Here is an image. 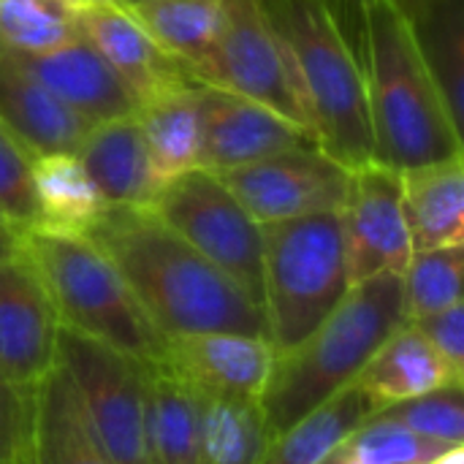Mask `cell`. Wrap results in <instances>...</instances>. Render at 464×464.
Masks as SVG:
<instances>
[{
  "instance_id": "obj_1",
  "label": "cell",
  "mask_w": 464,
  "mask_h": 464,
  "mask_svg": "<svg viewBox=\"0 0 464 464\" xmlns=\"http://www.w3.org/2000/svg\"><path fill=\"white\" fill-rule=\"evenodd\" d=\"M84 237L109 256L166 340L215 332L266 337L264 310L152 209L106 207Z\"/></svg>"
},
{
  "instance_id": "obj_2",
  "label": "cell",
  "mask_w": 464,
  "mask_h": 464,
  "mask_svg": "<svg viewBox=\"0 0 464 464\" xmlns=\"http://www.w3.org/2000/svg\"><path fill=\"white\" fill-rule=\"evenodd\" d=\"M359 57L378 163L405 171L464 158L462 125L451 117L397 0L362 3Z\"/></svg>"
},
{
  "instance_id": "obj_3",
  "label": "cell",
  "mask_w": 464,
  "mask_h": 464,
  "mask_svg": "<svg viewBox=\"0 0 464 464\" xmlns=\"http://www.w3.org/2000/svg\"><path fill=\"white\" fill-rule=\"evenodd\" d=\"M402 275L353 283L324 324L272 367L261 394L272 438L356 383L359 372L405 326Z\"/></svg>"
},
{
  "instance_id": "obj_4",
  "label": "cell",
  "mask_w": 464,
  "mask_h": 464,
  "mask_svg": "<svg viewBox=\"0 0 464 464\" xmlns=\"http://www.w3.org/2000/svg\"><path fill=\"white\" fill-rule=\"evenodd\" d=\"M277 30L307 128L348 169L375 160L359 52L324 0H261Z\"/></svg>"
},
{
  "instance_id": "obj_5",
  "label": "cell",
  "mask_w": 464,
  "mask_h": 464,
  "mask_svg": "<svg viewBox=\"0 0 464 464\" xmlns=\"http://www.w3.org/2000/svg\"><path fill=\"white\" fill-rule=\"evenodd\" d=\"M19 247L41 275L60 326L139 362L163 356L166 337L152 326L117 266L90 237L24 228Z\"/></svg>"
},
{
  "instance_id": "obj_6",
  "label": "cell",
  "mask_w": 464,
  "mask_h": 464,
  "mask_svg": "<svg viewBox=\"0 0 464 464\" xmlns=\"http://www.w3.org/2000/svg\"><path fill=\"white\" fill-rule=\"evenodd\" d=\"M351 288L340 212L264 226V318L275 356L302 345Z\"/></svg>"
},
{
  "instance_id": "obj_7",
  "label": "cell",
  "mask_w": 464,
  "mask_h": 464,
  "mask_svg": "<svg viewBox=\"0 0 464 464\" xmlns=\"http://www.w3.org/2000/svg\"><path fill=\"white\" fill-rule=\"evenodd\" d=\"M150 209L258 307L264 304V226L218 174L196 169L171 179Z\"/></svg>"
},
{
  "instance_id": "obj_8",
  "label": "cell",
  "mask_w": 464,
  "mask_h": 464,
  "mask_svg": "<svg viewBox=\"0 0 464 464\" xmlns=\"http://www.w3.org/2000/svg\"><path fill=\"white\" fill-rule=\"evenodd\" d=\"M54 364L68 375L87 424L111 464H147L144 364L68 326L57 332Z\"/></svg>"
},
{
  "instance_id": "obj_9",
  "label": "cell",
  "mask_w": 464,
  "mask_h": 464,
  "mask_svg": "<svg viewBox=\"0 0 464 464\" xmlns=\"http://www.w3.org/2000/svg\"><path fill=\"white\" fill-rule=\"evenodd\" d=\"M204 84L250 98L307 128L285 46L261 0H220V33Z\"/></svg>"
},
{
  "instance_id": "obj_10",
  "label": "cell",
  "mask_w": 464,
  "mask_h": 464,
  "mask_svg": "<svg viewBox=\"0 0 464 464\" xmlns=\"http://www.w3.org/2000/svg\"><path fill=\"white\" fill-rule=\"evenodd\" d=\"M218 177L261 226L340 212L351 185V169L318 144L285 150Z\"/></svg>"
},
{
  "instance_id": "obj_11",
  "label": "cell",
  "mask_w": 464,
  "mask_h": 464,
  "mask_svg": "<svg viewBox=\"0 0 464 464\" xmlns=\"http://www.w3.org/2000/svg\"><path fill=\"white\" fill-rule=\"evenodd\" d=\"M340 220L351 285L378 275L405 272L413 256V239L402 209L400 171L378 160L351 169Z\"/></svg>"
},
{
  "instance_id": "obj_12",
  "label": "cell",
  "mask_w": 464,
  "mask_h": 464,
  "mask_svg": "<svg viewBox=\"0 0 464 464\" xmlns=\"http://www.w3.org/2000/svg\"><path fill=\"white\" fill-rule=\"evenodd\" d=\"M57 332L49 291L19 247L0 261V370L16 389L35 392L54 367Z\"/></svg>"
},
{
  "instance_id": "obj_13",
  "label": "cell",
  "mask_w": 464,
  "mask_h": 464,
  "mask_svg": "<svg viewBox=\"0 0 464 464\" xmlns=\"http://www.w3.org/2000/svg\"><path fill=\"white\" fill-rule=\"evenodd\" d=\"M318 144L315 136L250 98L201 87V169L226 174L285 150ZM321 147V144H318Z\"/></svg>"
},
{
  "instance_id": "obj_14",
  "label": "cell",
  "mask_w": 464,
  "mask_h": 464,
  "mask_svg": "<svg viewBox=\"0 0 464 464\" xmlns=\"http://www.w3.org/2000/svg\"><path fill=\"white\" fill-rule=\"evenodd\" d=\"M160 359L198 392L247 400H261L277 362L266 337L234 332L169 337Z\"/></svg>"
},
{
  "instance_id": "obj_15",
  "label": "cell",
  "mask_w": 464,
  "mask_h": 464,
  "mask_svg": "<svg viewBox=\"0 0 464 464\" xmlns=\"http://www.w3.org/2000/svg\"><path fill=\"white\" fill-rule=\"evenodd\" d=\"M79 33L133 90L139 106L171 87L198 82L120 3H79Z\"/></svg>"
},
{
  "instance_id": "obj_16",
  "label": "cell",
  "mask_w": 464,
  "mask_h": 464,
  "mask_svg": "<svg viewBox=\"0 0 464 464\" xmlns=\"http://www.w3.org/2000/svg\"><path fill=\"white\" fill-rule=\"evenodd\" d=\"M16 60L90 125L133 117L139 111V98L133 90L84 38H73L44 54Z\"/></svg>"
},
{
  "instance_id": "obj_17",
  "label": "cell",
  "mask_w": 464,
  "mask_h": 464,
  "mask_svg": "<svg viewBox=\"0 0 464 464\" xmlns=\"http://www.w3.org/2000/svg\"><path fill=\"white\" fill-rule=\"evenodd\" d=\"M76 158L109 207L150 209L163 190L136 114L92 125L79 144Z\"/></svg>"
},
{
  "instance_id": "obj_18",
  "label": "cell",
  "mask_w": 464,
  "mask_h": 464,
  "mask_svg": "<svg viewBox=\"0 0 464 464\" xmlns=\"http://www.w3.org/2000/svg\"><path fill=\"white\" fill-rule=\"evenodd\" d=\"M0 122L33 152H76L92 128L16 57L0 52Z\"/></svg>"
},
{
  "instance_id": "obj_19",
  "label": "cell",
  "mask_w": 464,
  "mask_h": 464,
  "mask_svg": "<svg viewBox=\"0 0 464 464\" xmlns=\"http://www.w3.org/2000/svg\"><path fill=\"white\" fill-rule=\"evenodd\" d=\"M413 250L464 245V158L400 171Z\"/></svg>"
},
{
  "instance_id": "obj_20",
  "label": "cell",
  "mask_w": 464,
  "mask_h": 464,
  "mask_svg": "<svg viewBox=\"0 0 464 464\" xmlns=\"http://www.w3.org/2000/svg\"><path fill=\"white\" fill-rule=\"evenodd\" d=\"M141 364V430L147 464H198V419L193 389L163 359Z\"/></svg>"
},
{
  "instance_id": "obj_21",
  "label": "cell",
  "mask_w": 464,
  "mask_h": 464,
  "mask_svg": "<svg viewBox=\"0 0 464 464\" xmlns=\"http://www.w3.org/2000/svg\"><path fill=\"white\" fill-rule=\"evenodd\" d=\"M201 82L171 87L136 111L152 169L163 185L201 169Z\"/></svg>"
},
{
  "instance_id": "obj_22",
  "label": "cell",
  "mask_w": 464,
  "mask_h": 464,
  "mask_svg": "<svg viewBox=\"0 0 464 464\" xmlns=\"http://www.w3.org/2000/svg\"><path fill=\"white\" fill-rule=\"evenodd\" d=\"M33 464H111L68 375L54 364L33 392Z\"/></svg>"
},
{
  "instance_id": "obj_23",
  "label": "cell",
  "mask_w": 464,
  "mask_h": 464,
  "mask_svg": "<svg viewBox=\"0 0 464 464\" xmlns=\"http://www.w3.org/2000/svg\"><path fill=\"white\" fill-rule=\"evenodd\" d=\"M449 383H462V378L451 372L438 351L411 324L394 332L356 378V386L372 397L378 411Z\"/></svg>"
},
{
  "instance_id": "obj_24",
  "label": "cell",
  "mask_w": 464,
  "mask_h": 464,
  "mask_svg": "<svg viewBox=\"0 0 464 464\" xmlns=\"http://www.w3.org/2000/svg\"><path fill=\"white\" fill-rule=\"evenodd\" d=\"M193 394L198 419V464H261L272 443L261 400L198 389H193Z\"/></svg>"
},
{
  "instance_id": "obj_25",
  "label": "cell",
  "mask_w": 464,
  "mask_h": 464,
  "mask_svg": "<svg viewBox=\"0 0 464 464\" xmlns=\"http://www.w3.org/2000/svg\"><path fill=\"white\" fill-rule=\"evenodd\" d=\"M375 413L378 405L372 397L351 383L272 438L261 464H321Z\"/></svg>"
},
{
  "instance_id": "obj_26",
  "label": "cell",
  "mask_w": 464,
  "mask_h": 464,
  "mask_svg": "<svg viewBox=\"0 0 464 464\" xmlns=\"http://www.w3.org/2000/svg\"><path fill=\"white\" fill-rule=\"evenodd\" d=\"M122 8L204 84L220 33V0H141Z\"/></svg>"
},
{
  "instance_id": "obj_27",
  "label": "cell",
  "mask_w": 464,
  "mask_h": 464,
  "mask_svg": "<svg viewBox=\"0 0 464 464\" xmlns=\"http://www.w3.org/2000/svg\"><path fill=\"white\" fill-rule=\"evenodd\" d=\"M33 188L38 204V226L33 228L87 234L109 207L76 152L35 155Z\"/></svg>"
},
{
  "instance_id": "obj_28",
  "label": "cell",
  "mask_w": 464,
  "mask_h": 464,
  "mask_svg": "<svg viewBox=\"0 0 464 464\" xmlns=\"http://www.w3.org/2000/svg\"><path fill=\"white\" fill-rule=\"evenodd\" d=\"M421 57L451 111L464 120V0H443L411 19Z\"/></svg>"
},
{
  "instance_id": "obj_29",
  "label": "cell",
  "mask_w": 464,
  "mask_h": 464,
  "mask_svg": "<svg viewBox=\"0 0 464 464\" xmlns=\"http://www.w3.org/2000/svg\"><path fill=\"white\" fill-rule=\"evenodd\" d=\"M79 3L82 0H0V52L33 57L82 38Z\"/></svg>"
},
{
  "instance_id": "obj_30",
  "label": "cell",
  "mask_w": 464,
  "mask_h": 464,
  "mask_svg": "<svg viewBox=\"0 0 464 464\" xmlns=\"http://www.w3.org/2000/svg\"><path fill=\"white\" fill-rule=\"evenodd\" d=\"M464 245L413 250L402 272L405 321H419L462 304Z\"/></svg>"
},
{
  "instance_id": "obj_31",
  "label": "cell",
  "mask_w": 464,
  "mask_h": 464,
  "mask_svg": "<svg viewBox=\"0 0 464 464\" xmlns=\"http://www.w3.org/2000/svg\"><path fill=\"white\" fill-rule=\"evenodd\" d=\"M343 446L362 464H438L449 451L462 449L421 438L397 421H383L375 416L362 424Z\"/></svg>"
},
{
  "instance_id": "obj_32",
  "label": "cell",
  "mask_w": 464,
  "mask_h": 464,
  "mask_svg": "<svg viewBox=\"0 0 464 464\" xmlns=\"http://www.w3.org/2000/svg\"><path fill=\"white\" fill-rule=\"evenodd\" d=\"M375 419L397 421V424L408 427L411 432L438 440V443L464 446L462 383H449L430 394L386 405L375 413Z\"/></svg>"
},
{
  "instance_id": "obj_33",
  "label": "cell",
  "mask_w": 464,
  "mask_h": 464,
  "mask_svg": "<svg viewBox=\"0 0 464 464\" xmlns=\"http://www.w3.org/2000/svg\"><path fill=\"white\" fill-rule=\"evenodd\" d=\"M33 152L0 122V218L16 228L38 226Z\"/></svg>"
},
{
  "instance_id": "obj_34",
  "label": "cell",
  "mask_w": 464,
  "mask_h": 464,
  "mask_svg": "<svg viewBox=\"0 0 464 464\" xmlns=\"http://www.w3.org/2000/svg\"><path fill=\"white\" fill-rule=\"evenodd\" d=\"M33 392L16 389L0 370V464H33Z\"/></svg>"
},
{
  "instance_id": "obj_35",
  "label": "cell",
  "mask_w": 464,
  "mask_h": 464,
  "mask_svg": "<svg viewBox=\"0 0 464 464\" xmlns=\"http://www.w3.org/2000/svg\"><path fill=\"white\" fill-rule=\"evenodd\" d=\"M411 326L438 351V356L464 381V304L411 321Z\"/></svg>"
},
{
  "instance_id": "obj_36",
  "label": "cell",
  "mask_w": 464,
  "mask_h": 464,
  "mask_svg": "<svg viewBox=\"0 0 464 464\" xmlns=\"http://www.w3.org/2000/svg\"><path fill=\"white\" fill-rule=\"evenodd\" d=\"M337 19L343 35L351 41V46L359 52V16H362V3L364 0H324Z\"/></svg>"
},
{
  "instance_id": "obj_37",
  "label": "cell",
  "mask_w": 464,
  "mask_h": 464,
  "mask_svg": "<svg viewBox=\"0 0 464 464\" xmlns=\"http://www.w3.org/2000/svg\"><path fill=\"white\" fill-rule=\"evenodd\" d=\"M22 231H24V228H16V226H11L8 220L0 218V261L8 258V256H14V253L19 250Z\"/></svg>"
},
{
  "instance_id": "obj_38",
  "label": "cell",
  "mask_w": 464,
  "mask_h": 464,
  "mask_svg": "<svg viewBox=\"0 0 464 464\" xmlns=\"http://www.w3.org/2000/svg\"><path fill=\"white\" fill-rule=\"evenodd\" d=\"M400 3V8L408 14V19H419L424 11H430L432 5H438V3H443V0H397Z\"/></svg>"
},
{
  "instance_id": "obj_39",
  "label": "cell",
  "mask_w": 464,
  "mask_h": 464,
  "mask_svg": "<svg viewBox=\"0 0 464 464\" xmlns=\"http://www.w3.org/2000/svg\"><path fill=\"white\" fill-rule=\"evenodd\" d=\"M82 3H117V0H82Z\"/></svg>"
},
{
  "instance_id": "obj_40",
  "label": "cell",
  "mask_w": 464,
  "mask_h": 464,
  "mask_svg": "<svg viewBox=\"0 0 464 464\" xmlns=\"http://www.w3.org/2000/svg\"><path fill=\"white\" fill-rule=\"evenodd\" d=\"M120 5H130V3H141V0H117Z\"/></svg>"
}]
</instances>
